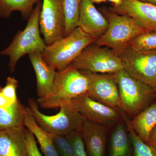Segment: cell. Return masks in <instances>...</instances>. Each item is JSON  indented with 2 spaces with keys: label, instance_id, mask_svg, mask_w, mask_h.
I'll use <instances>...</instances> for the list:
<instances>
[{
  "label": "cell",
  "instance_id": "1",
  "mask_svg": "<svg viewBox=\"0 0 156 156\" xmlns=\"http://www.w3.org/2000/svg\"><path fill=\"white\" fill-rule=\"evenodd\" d=\"M89 80L80 70L70 65L65 69L56 72L50 94L38 98L37 102L42 108L53 109L70 103L73 98L86 94Z\"/></svg>",
  "mask_w": 156,
  "mask_h": 156
},
{
  "label": "cell",
  "instance_id": "2",
  "mask_svg": "<svg viewBox=\"0 0 156 156\" xmlns=\"http://www.w3.org/2000/svg\"><path fill=\"white\" fill-rule=\"evenodd\" d=\"M42 4V1L35 6L25 29L18 31L10 44L0 51V56H9L8 66L11 73L15 71L17 62L23 56L34 52L42 53L47 47L41 37L39 24Z\"/></svg>",
  "mask_w": 156,
  "mask_h": 156
},
{
  "label": "cell",
  "instance_id": "3",
  "mask_svg": "<svg viewBox=\"0 0 156 156\" xmlns=\"http://www.w3.org/2000/svg\"><path fill=\"white\" fill-rule=\"evenodd\" d=\"M100 11L107 20L108 27L105 32L93 43L101 47L110 48L118 56L128 48L134 38L148 31L132 18L116 14L106 7L101 8Z\"/></svg>",
  "mask_w": 156,
  "mask_h": 156
},
{
  "label": "cell",
  "instance_id": "4",
  "mask_svg": "<svg viewBox=\"0 0 156 156\" xmlns=\"http://www.w3.org/2000/svg\"><path fill=\"white\" fill-rule=\"evenodd\" d=\"M95 40L77 27L68 35L47 46L42 53V58L56 71L63 70Z\"/></svg>",
  "mask_w": 156,
  "mask_h": 156
},
{
  "label": "cell",
  "instance_id": "5",
  "mask_svg": "<svg viewBox=\"0 0 156 156\" xmlns=\"http://www.w3.org/2000/svg\"><path fill=\"white\" fill-rule=\"evenodd\" d=\"M28 104L29 110L38 125L53 135L66 136L73 131H80L85 121L72 102L62 105L58 113L52 115L42 113L37 102L33 98H29Z\"/></svg>",
  "mask_w": 156,
  "mask_h": 156
},
{
  "label": "cell",
  "instance_id": "6",
  "mask_svg": "<svg viewBox=\"0 0 156 156\" xmlns=\"http://www.w3.org/2000/svg\"><path fill=\"white\" fill-rule=\"evenodd\" d=\"M114 74L119 92V108L130 116H136L154 95L152 88L131 76L125 69Z\"/></svg>",
  "mask_w": 156,
  "mask_h": 156
},
{
  "label": "cell",
  "instance_id": "7",
  "mask_svg": "<svg viewBox=\"0 0 156 156\" xmlns=\"http://www.w3.org/2000/svg\"><path fill=\"white\" fill-rule=\"evenodd\" d=\"M70 65L95 73H114L124 69L121 58L113 50L94 43L86 47Z\"/></svg>",
  "mask_w": 156,
  "mask_h": 156
},
{
  "label": "cell",
  "instance_id": "8",
  "mask_svg": "<svg viewBox=\"0 0 156 156\" xmlns=\"http://www.w3.org/2000/svg\"><path fill=\"white\" fill-rule=\"evenodd\" d=\"M119 57L124 69L136 80L151 87L156 82V50L135 51L127 48Z\"/></svg>",
  "mask_w": 156,
  "mask_h": 156
},
{
  "label": "cell",
  "instance_id": "9",
  "mask_svg": "<svg viewBox=\"0 0 156 156\" xmlns=\"http://www.w3.org/2000/svg\"><path fill=\"white\" fill-rule=\"evenodd\" d=\"M40 31L48 46L64 37L65 16L63 0H42Z\"/></svg>",
  "mask_w": 156,
  "mask_h": 156
},
{
  "label": "cell",
  "instance_id": "10",
  "mask_svg": "<svg viewBox=\"0 0 156 156\" xmlns=\"http://www.w3.org/2000/svg\"><path fill=\"white\" fill-rule=\"evenodd\" d=\"M80 70L89 80L87 94L89 97L107 106L120 108L119 92L114 73H95Z\"/></svg>",
  "mask_w": 156,
  "mask_h": 156
},
{
  "label": "cell",
  "instance_id": "11",
  "mask_svg": "<svg viewBox=\"0 0 156 156\" xmlns=\"http://www.w3.org/2000/svg\"><path fill=\"white\" fill-rule=\"evenodd\" d=\"M85 120L108 127L121 119L119 109L113 108L98 102L87 93L73 98L71 101Z\"/></svg>",
  "mask_w": 156,
  "mask_h": 156
},
{
  "label": "cell",
  "instance_id": "12",
  "mask_svg": "<svg viewBox=\"0 0 156 156\" xmlns=\"http://www.w3.org/2000/svg\"><path fill=\"white\" fill-rule=\"evenodd\" d=\"M108 10L132 18L142 28L156 32V6L139 0H122L119 6L112 5Z\"/></svg>",
  "mask_w": 156,
  "mask_h": 156
},
{
  "label": "cell",
  "instance_id": "13",
  "mask_svg": "<svg viewBox=\"0 0 156 156\" xmlns=\"http://www.w3.org/2000/svg\"><path fill=\"white\" fill-rule=\"evenodd\" d=\"M108 23L91 0H82L80 5L78 27L94 38H99L107 30Z\"/></svg>",
  "mask_w": 156,
  "mask_h": 156
},
{
  "label": "cell",
  "instance_id": "14",
  "mask_svg": "<svg viewBox=\"0 0 156 156\" xmlns=\"http://www.w3.org/2000/svg\"><path fill=\"white\" fill-rule=\"evenodd\" d=\"M25 126L0 130V156H27Z\"/></svg>",
  "mask_w": 156,
  "mask_h": 156
},
{
  "label": "cell",
  "instance_id": "15",
  "mask_svg": "<svg viewBox=\"0 0 156 156\" xmlns=\"http://www.w3.org/2000/svg\"><path fill=\"white\" fill-rule=\"evenodd\" d=\"M0 86V130L24 126L27 107L18 99L13 100L6 97Z\"/></svg>",
  "mask_w": 156,
  "mask_h": 156
},
{
  "label": "cell",
  "instance_id": "16",
  "mask_svg": "<svg viewBox=\"0 0 156 156\" xmlns=\"http://www.w3.org/2000/svg\"><path fill=\"white\" fill-rule=\"evenodd\" d=\"M107 128L85 120L80 132L89 156H104Z\"/></svg>",
  "mask_w": 156,
  "mask_h": 156
},
{
  "label": "cell",
  "instance_id": "17",
  "mask_svg": "<svg viewBox=\"0 0 156 156\" xmlns=\"http://www.w3.org/2000/svg\"><path fill=\"white\" fill-rule=\"evenodd\" d=\"M28 56L36 76L37 95L38 98L46 97L51 92L56 71L45 62L41 53L34 52Z\"/></svg>",
  "mask_w": 156,
  "mask_h": 156
},
{
  "label": "cell",
  "instance_id": "18",
  "mask_svg": "<svg viewBox=\"0 0 156 156\" xmlns=\"http://www.w3.org/2000/svg\"><path fill=\"white\" fill-rule=\"evenodd\" d=\"M129 122L140 138L147 144L152 131L156 126V103L140 112Z\"/></svg>",
  "mask_w": 156,
  "mask_h": 156
},
{
  "label": "cell",
  "instance_id": "19",
  "mask_svg": "<svg viewBox=\"0 0 156 156\" xmlns=\"http://www.w3.org/2000/svg\"><path fill=\"white\" fill-rule=\"evenodd\" d=\"M27 109L24 126L33 133L43 153L45 156H60L54 145L52 134L43 130L37 124L28 107Z\"/></svg>",
  "mask_w": 156,
  "mask_h": 156
},
{
  "label": "cell",
  "instance_id": "20",
  "mask_svg": "<svg viewBox=\"0 0 156 156\" xmlns=\"http://www.w3.org/2000/svg\"><path fill=\"white\" fill-rule=\"evenodd\" d=\"M124 123L118 124L112 133L109 156H130L131 140Z\"/></svg>",
  "mask_w": 156,
  "mask_h": 156
},
{
  "label": "cell",
  "instance_id": "21",
  "mask_svg": "<svg viewBox=\"0 0 156 156\" xmlns=\"http://www.w3.org/2000/svg\"><path fill=\"white\" fill-rule=\"evenodd\" d=\"M42 0H0V17L8 19L13 12H20L24 20H28L33 12L34 6Z\"/></svg>",
  "mask_w": 156,
  "mask_h": 156
},
{
  "label": "cell",
  "instance_id": "22",
  "mask_svg": "<svg viewBox=\"0 0 156 156\" xmlns=\"http://www.w3.org/2000/svg\"><path fill=\"white\" fill-rule=\"evenodd\" d=\"M82 0H63L65 30V37L68 35L78 27L80 5Z\"/></svg>",
  "mask_w": 156,
  "mask_h": 156
},
{
  "label": "cell",
  "instance_id": "23",
  "mask_svg": "<svg viewBox=\"0 0 156 156\" xmlns=\"http://www.w3.org/2000/svg\"><path fill=\"white\" fill-rule=\"evenodd\" d=\"M120 112L126 123L131 138L133 148V156H156V153L153 149L144 142L133 130L130 126L129 120L125 115V113L121 112V110Z\"/></svg>",
  "mask_w": 156,
  "mask_h": 156
},
{
  "label": "cell",
  "instance_id": "24",
  "mask_svg": "<svg viewBox=\"0 0 156 156\" xmlns=\"http://www.w3.org/2000/svg\"><path fill=\"white\" fill-rule=\"evenodd\" d=\"M128 48L135 51L156 50V32L140 34L131 41Z\"/></svg>",
  "mask_w": 156,
  "mask_h": 156
},
{
  "label": "cell",
  "instance_id": "25",
  "mask_svg": "<svg viewBox=\"0 0 156 156\" xmlns=\"http://www.w3.org/2000/svg\"><path fill=\"white\" fill-rule=\"evenodd\" d=\"M66 136L71 144L73 156H87L86 147L80 131H73Z\"/></svg>",
  "mask_w": 156,
  "mask_h": 156
},
{
  "label": "cell",
  "instance_id": "26",
  "mask_svg": "<svg viewBox=\"0 0 156 156\" xmlns=\"http://www.w3.org/2000/svg\"><path fill=\"white\" fill-rule=\"evenodd\" d=\"M54 145L60 156H73L71 144L66 136L53 135Z\"/></svg>",
  "mask_w": 156,
  "mask_h": 156
},
{
  "label": "cell",
  "instance_id": "27",
  "mask_svg": "<svg viewBox=\"0 0 156 156\" xmlns=\"http://www.w3.org/2000/svg\"><path fill=\"white\" fill-rule=\"evenodd\" d=\"M18 87V81L14 77H8L5 87H2V91L6 97L12 100H17L19 99L17 94Z\"/></svg>",
  "mask_w": 156,
  "mask_h": 156
},
{
  "label": "cell",
  "instance_id": "28",
  "mask_svg": "<svg viewBox=\"0 0 156 156\" xmlns=\"http://www.w3.org/2000/svg\"><path fill=\"white\" fill-rule=\"evenodd\" d=\"M26 141L27 147V156H43L38 147L33 133L27 129Z\"/></svg>",
  "mask_w": 156,
  "mask_h": 156
},
{
  "label": "cell",
  "instance_id": "29",
  "mask_svg": "<svg viewBox=\"0 0 156 156\" xmlns=\"http://www.w3.org/2000/svg\"><path fill=\"white\" fill-rule=\"evenodd\" d=\"M147 144L149 145L156 153V126L152 131L148 142Z\"/></svg>",
  "mask_w": 156,
  "mask_h": 156
},
{
  "label": "cell",
  "instance_id": "30",
  "mask_svg": "<svg viewBox=\"0 0 156 156\" xmlns=\"http://www.w3.org/2000/svg\"><path fill=\"white\" fill-rule=\"evenodd\" d=\"M112 3V5L117 6L119 5L122 3V0H107Z\"/></svg>",
  "mask_w": 156,
  "mask_h": 156
},
{
  "label": "cell",
  "instance_id": "31",
  "mask_svg": "<svg viewBox=\"0 0 156 156\" xmlns=\"http://www.w3.org/2000/svg\"><path fill=\"white\" fill-rule=\"evenodd\" d=\"M139 1L144 2L150 3L156 6V0H139Z\"/></svg>",
  "mask_w": 156,
  "mask_h": 156
},
{
  "label": "cell",
  "instance_id": "32",
  "mask_svg": "<svg viewBox=\"0 0 156 156\" xmlns=\"http://www.w3.org/2000/svg\"><path fill=\"white\" fill-rule=\"evenodd\" d=\"M92 2L94 3H96V4H100V3L102 2H105L107 0H91Z\"/></svg>",
  "mask_w": 156,
  "mask_h": 156
},
{
  "label": "cell",
  "instance_id": "33",
  "mask_svg": "<svg viewBox=\"0 0 156 156\" xmlns=\"http://www.w3.org/2000/svg\"><path fill=\"white\" fill-rule=\"evenodd\" d=\"M152 88L153 90V91L154 92V95H156V82L151 87Z\"/></svg>",
  "mask_w": 156,
  "mask_h": 156
}]
</instances>
